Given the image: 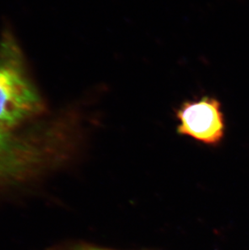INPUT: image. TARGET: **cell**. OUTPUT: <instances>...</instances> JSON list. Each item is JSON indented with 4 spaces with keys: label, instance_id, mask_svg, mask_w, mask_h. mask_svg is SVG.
I'll return each instance as SVG.
<instances>
[{
    "label": "cell",
    "instance_id": "obj_4",
    "mask_svg": "<svg viewBox=\"0 0 249 250\" xmlns=\"http://www.w3.org/2000/svg\"><path fill=\"white\" fill-rule=\"evenodd\" d=\"M67 250H111L108 249L98 248L94 246H78L75 248L70 249Z\"/></svg>",
    "mask_w": 249,
    "mask_h": 250
},
{
    "label": "cell",
    "instance_id": "obj_3",
    "mask_svg": "<svg viewBox=\"0 0 249 250\" xmlns=\"http://www.w3.org/2000/svg\"><path fill=\"white\" fill-rule=\"evenodd\" d=\"M12 148V141L7 130L0 128V161L9 154Z\"/></svg>",
    "mask_w": 249,
    "mask_h": 250
},
{
    "label": "cell",
    "instance_id": "obj_1",
    "mask_svg": "<svg viewBox=\"0 0 249 250\" xmlns=\"http://www.w3.org/2000/svg\"><path fill=\"white\" fill-rule=\"evenodd\" d=\"M175 117L178 135L209 146H217L224 139L225 115L216 97L202 96L185 101L175 109Z\"/></svg>",
    "mask_w": 249,
    "mask_h": 250
},
{
    "label": "cell",
    "instance_id": "obj_2",
    "mask_svg": "<svg viewBox=\"0 0 249 250\" xmlns=\"http://www.w3.org/2000/svg\"><path fill=\"white\" fill-rule=\"evenodd\" d=\"M41 109L40 98L21 71L0 63V128L7 130Z\"/></svg>",
    "mask_w": 249,
    "mask_h": 250
}]
</instances>
